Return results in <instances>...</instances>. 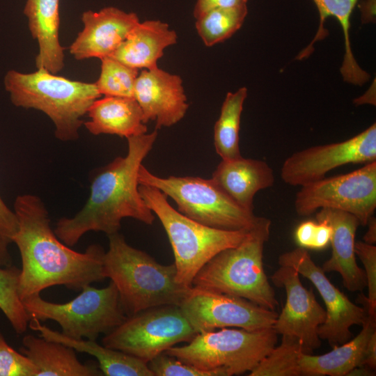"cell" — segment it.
Returning <instances> with one entry per match:
<instances>
[{
	"label": "cell",
	"instance_id": "1",
	"mask_svg": "<svg viewBox=\"0 0 376 376\" xmlns=\"http://www.w3.org/2000/svg\"><path fill=\"white\" fill-rule=\"evenodd\" d=\"M13 211L17 230L12 243L17 246L22 260L18 283L22 301L51 286L81 290L105 279L104 249L94 244L81 253L62 243L51 228L48 210L40 197L19 195Z\"/></svg>",
	"mask_w": 376,
	"mask_h": 376
},
{
	"label": "cell",
	"instance_id": "2",
	"mask_svg": "<svg viewBox=\"0 0 376 376\" xmlns=\"http://www.w3.org/2000/svg\"><path fill=\"white\" fill-rule=\"evenodd\" d=\"M150 133L127 138L128 151L103 167L94 177L89 197L74 217H62L54 233L68 246L75 245L89 231L107 235L118 233L121 221L130 217L150 225L155 215L139 191L138 171L157 137Z\"/></svg>",
	"mask_w": 376,
	"mask_h": 376
},
{
	"label": "cell",
	"instance_id": "3",
	"mask_svg": "<svg viewBox=\"0 0 376 376\" xmlns=\"http://www.w3.org/2000/svg\"><path fill=\"white\" fill-rule=\"evenodd\" d=\"M108 237L103 274L116 285L127 316L152 307L180 305L189 288L178 283L174 263H159L145 251L128 244L118 233Z\"/></svg>",
	"mask_w": 376,
	"mask_h": 376
},
{
	"label": "cell",
	"instance_id": "4",
	"mask_svg": "<svg viewBox=\"0 0 376 376\" xmlns=\"http://www.w3.org/2000/svg\"><path fill=\"white\" fill-rule=\"evenodd\" d=\"M271 221L257 217L243 240L218 253L196 274L192 286L244 298L275 310L279 303L263 267Z\"/></svg>",
	"mask_w": 376,
	"mask_h": 376
},
{
	"label": "cell",
	"instance_id": "5",
	"mask_svg": "<svg viewBox=\"0 0 376 376\" xmlns=\"http://www.w3.org/2000/svg\"><path fill=\"white\" fill-rule=\"evenodd\" d=\"M3 84L15 106L42 111L54 124L56 137L63 141L79 137L82 117L101 96L95 83L71 80L43 68L31 73L8 70Z\"/></svg>",
	"mask_w": 376,
	"mask_h": 376
},
{
	"label": "cell",
	"instance_id": "6",
	"mask_svg": "<svg viewBox=\"0 0 376 376\" xmlns=\"http://www.w3.org/2000/svg\"><path fill=\"white\" fill-rule=\"evenodd\" d=\"M139 191L166 233L173 252L176 280L186 288L192 287L195 276L210 260L239 244L250 229L227 230L207 226L175 210L167 196L155 187L139 184Z\"/></svg>",
	"mask_w": 376,
	"mask_h": 376
},
{
	"label": "cell",
	"instance_id": "7",
	"mask_svg": "<svg viewBox=\"0 0 376 376\" xmlns=\"http://www.w3.org/2000/svg\"><path fill=\"white\" fill-rule=\"evenodd\" d=\"M277 336L273 327L222 328L197 334L188 344L174 345L165 352L214 376L238 375L258 365L276 346Z\"/></svg>",
	"mask_w": 376,
	"mask_h": 376
},
{
	"label": "cell",
	"instance_id": "8",
	"mask_svg": "<svg viewBox=\"0 0 376 376\" xmlns=\"http://www.w3.org/2000/svg\"><path fill=\"white\" fill-rule=\"evenodd\" d=\"M139 184L149 185L171 198L183 215L207 226L227 230H248L257 216L229 197L212 179L200 177H159L143 164Z\"/></svg>",
	"mask_w": 376,
	"mask_h": 376
},
{
	"label": "cell",
	"instance_id": "9",
	"mask_svg": "<svg viewBox=\"0 0 376 376\" xmlns=\"http://www.w3.org/2000/svg\"><path fill=\"white\" fill-rule=\"evenodd\" d=\"M75 298L64 304L45 300L40 294L22 300L30 318L57 322L61 333L72 338L96 340L120 325L127 318L118 290L111 281L102 288L85 285Z\"/></svg>",
	"mask_w": 376,
	"mask_h": 376
},
{
	"label": "cell",
	"instance_id": "10",
	"mask_svg": "<svg viewBox=\"0 0 376 376\" xmlns=\"http://www.w3.org/2000/svg\"><path fill=\"white\" fill-rule=\"evenodd\" d=\"M179 306L150 308L127 318L105 334L102 344L148 363L154 357L196 335Z\"/></svg>",
	"mask_w": 376,
	"mask_h": 376
},
{
	"label": "cell",
	"instance_id": "11",
	"mask_svg": "<svg viewBox=\"0 0 376 376\" xmlns=\"http://www.w3.org/2000/svg\"><path fill=\"white\" fill-rule=\"evenodd\" d=\"M294 205L299 216L334 209L354 215L360 226H365L376 208V161L352 172L301 186Z\"/></svg>",
	"mask_w": 376,
	"mask_h": 376
},
{
	"label": "cell",
	"instance_id": "12",
	"mask_svg": "<svg viewBox=\"0 0 376 376\" xmlns=\"http://www.w3.org/2000/svg\"><path fill=\"white\" fill-rule=\"evenodd\" d=\"M196 334L236 327L249 331L273 327L275 310L244 298L191 287L179 305Z\"/></svg>",
	"mask_w": 376,
	"mask_h": 376
},
{
	"label": "cell",
	"instance_id": "13",
	"mask_svg": "<svg viewBox=\"0 0 376 376\" xmlns=\"http://www.w3.org/2000/svg\"><path fill=\"white\" fill-rule=\"evenodd\" d=\"M376 161V125L345 141L312 146L289 156L281 169L282 180L303 186L325 178L330 171L347 164Z\"/></svg>",
	"mask_w": 376,
	"mask_h": 376
},
{
	"label": "cell",
	"instance_id": "14",
	"mask_svg": "<svg viewBox=\"0 0 376 376\" xmlns=\"http://www.w3.org/2000/svg\"><path fill=\"white\" fill-rule=\"evenodd\" d=\"M278 263L279 265L294 268L299 275L308 279L322 297L326 306V320L318 328L320 338L327 340L331 347L351 339L350 328L354 325L362 326L366 318L365 308L353 303L329 280L307 249L299 246L285 252L279 256Z\"/></svg>",
	"mask_w": 376,
	"mask_h": 376
},
{
	"label": "cell",
	"instance_id": "15",
	"mask_svg": "<svg viewBox=\"0 0 376 376\" xmlns=\"http://www.w3.org/2000/svg\"><path fill=\"white\" fill-rule=\"evenodd\" d=\"M271 280L286 292L285 304L273 328L278 334L298 338L304 353L313 354L322 343L318 331L326 320L325 309L317 301L313 289L302 285L299 274L294 268L280 265Z\"/></svg>",
	"mask_w": 376,
	"mask_h": 376
},
{
	"label": "cell",
	"instance_id": "16",
	"mask_svg": "<svg viewBox=\"0 0 376 376\" xmlns=\"http://www.w3.org/2000/svg\"><path fill=\"white\" fill-rule=\"evenodd\" d=\"M133 97L142 111L144 123L154 121L157 130L178 123L189 107L180 77L158 67L141 71Z\"/></svg>",
	"mask_w": 376,
	"mask_h": 376
},
{
	"label": "cell",
	"instance_id": "17",
	"mask_svg": "<svg viewBox=\"0 0 376 376\" xmlns=\"http://www.w3.org/2000/svg\"><path fill=\"white\" fill-rule=\"evenodd\" d=\"M84 29L69 47L77 60L109 56L140 22L135 13L116 7L82 13Z\"/></svg>",
	"mask_w": 376,
	"mask_h": 376
},
{
	"label": "cell",
	"instance_id": "18",
	"mask_svg": "<svg viewBox=\"0 0 376 376\" xmlns=\"http://www.w3.org/2000/svg\"><path fill=\"white\" fill-rule=\"evenodd\" d=\"M315 218L316 221H327L332 228L331 256L323 263L322 269L325 273H338L347 290L362 292L366 288V278L357 263L354 251L359 220L348 212L329 208L319 210Z\"/></svg>",
	"mask_w": 376,
	"mask_h": 376
},
{
	"label": "cell",
	"instance_id": "19",
	"mask_svg": "<svg viewBox=\"0 0 376 376\" xmlns=\"http://www.w3.org/2000/svg\"><path fill=\"white\" fill-rule=\"evenodd\" d=\"M211 179L239 205L250 211L256 193L274 183V171L267 162L242 157L221 159Z\"/></svg>",
	"mask_w": 376,
	"mask_h": 376
},
{
	"label": "cell",
	"instance_id": "20",
	"mask_svg": "<svg viewBox=\"0 0 376 376\" xmlns=\"http://www.w3.org/2000/svg\"><path fill=\"white\" fill-rule=\"evenodd\" d=\"M24 14L30 33L38 43L37 69L57 74L64 67L65 58L59 41V0H26Z\"/></svg>",
	"mask_w": 376,
	"mask_h": 376
},
{
	"label": "cell",
	"instance_id": "21",
	"mask_svg": "<svg viewBox=\"0 0 376 376\" xmlns=\"http://www.w3.org/2000/svg\"><path fill=\"white\" fill-rule=\"evenodd\" d=\"M178 36L168 24L159 20L139 22L109 56L136 69H152L164 50L177 42Z\"/></svg>",
	"mask_w": 376,
	"mask_h": 376
},
{
	"label": "cell",
	"instance_id": "22",
	"mask_svg": "<svg viewBox=\"0 0 376 376\" xmlns=\"http://www.w3.org/2000/svg\"><path fill=\"white\" fill-rule=\"evenodd\" d=\"M29 327L47 340L61 343L72 347L75 352L94 357L103 375L153 376L148 363L122 351L100 345L96 340L68 337L40 324L35 318H31Z\"/></svg>",
	"mask_w": 376,
	"mask_h": 376
},
{
	"label": "cell",
	"instance_id": "23",
	"mask_svg": "<svg viewBox=\"0 0 376 376\" xmlns=\"http://www.w3.org/2000/svg\"><path fill=\"white\" fill-rule=\"evenodd\" d=\"M87 113L90 120L84 124L94 135L115 134L127 139L147 132L142 111L134 97L98 98L91 105Z\"/></svg>",
	"mask_w": 376,
	"mask_h": 376
},
{
	"label": "cell",
	"instance_id": "24",
	"mask_svg": "<svg viewBox=\"0 0 376 376\" xmlns=\"http://www.w3.org/2000/svg\"><path fill=\"white\" fill-rule=\"evenodd\" d=\"M20 352L34 364L37 376H101L97 363H82L70 347L41 336L25 335Z\"/></svg>",
	"mask_w": 376,
	"mask_h": 376
},
{
	"label": "cell",
	"instance_id": "25",
	"mask_svg": "<svg viewBox=\"0 0 376 376\" xmlns=\"http://www.w3.org/2000/svg\"><path fill=\"white\" fill-rule=\"evenodd\" d=\"M375 331L376 314L367 313L362 329L354 338L322 355L301 353L299 361L301 376H347L360 365L367 342Z\"/></svg>",
	"mask_w": 376,
	"mask_h": 376
},
{
	"label": "cell",
	"instance_id": "26",
	"mask_svg": "<svg viewBox=\"0 0 376 376\" xmlns=\"http://www.w3.org/2000/svg\"><path fill=\"white\" fill-rule=\"evenodd\" d=\"M320 15V25L311 42L297 56V59L307 58L313 52L315 42L324 38L328 32L324 24L328 17H334L341 26L345 43V54L340 68L344 81L361 86L370 79V75L358 65L353 55L350 40V17L358 0H313Z\"/></svg>",
	"mask_w": 376,
	"mask_h": 376
},
{
	"label": "cell",
	"instance_id": "27",
	"mask_svg": "<svg viewBox=\"0 0 376 376\" xmlns=\"http://www.w3.org/2000/svg\"><path fill=\"white\" fill-rule=\"evenodd\" d=\"M247 88L242 87L234 93L228 92L221 108L219 117L214 127V145L222 160L242 157L240 149V129L243 104Z\"/></svg>",
	"mask_w": 376,
	"mask_h": 376
},
{
	"label": "cell",
	"instance_id": "28",
	"mask_svg": "<svg viewBox=\"0 0 376 376\" xmlns=\"http://www.w3.org/2000/svg\"><path fill=\"white\" fill-rule=\"evenodd\" d=\"M247 13V6L213 9L196 19V29L204 45L212 47L239 30Z\"/></svg>",
	"mask_w": 376,
	"mask_h": 376
},
{
	"label": "cell",
	"instance_id": "29",
	"mask_svg": "<svg viewBox=\"0 0 376 376\" xmlns=\"http://www.w3.org/2000/svg\"><path fill=\"white\" fill-rule=\"evenodd\" d=\"M303 352L298 338L283 335L280 345L275 346L249 375L301 376L299 361Z\"/></svg>",
	"mask_w": 376,
	"mask_h": 376
},
{
	"label": "cell",
	"instance_id": "30",
	"mask_svg": "<svg viewBox=\"0 0 376 376\" xmlns=\"http://www.w3.org/2000/svg\"><path fill=\"white\" fill-rule=\"evenodd\" d=\"M20 269L13 265L0 266V310L14 331L23 334L31 320L18 294Z\"/></svg>",
	"mask_w": 376,
	"mask_h": 376
},
{
	"label": "cell",
	"instance_id": "31",
	"mask_svg": "<svg viewBox=\"0 0 376 376\" xmlns=\"http://www.w3.org/2000/svg\"><path fill=\"white\" fill-rule=\"evenodd\" d=\"M101 60V72L95 83L104 96L133 97L139 69L130 67L111 57Z\"/></svg>",
	"mask_w": 376,
	"mask_h": 376
},
{
	"label": "cell",
	"instance_id": "32",
	"mask_svg": "<svg viewBox=\"0 0 376 376\" xmlns=\"http://www.w3.org/2000/svg\"><path fill=\"white\" fill-rule=\"evenodd\" d=\"M354 251L363 265L368 288V296L360 294L358 301L368 313L376 314V246L363 241H357L355 242Z\"/></svg>",
	"mask_w": 376,
	"mask_h": 376
},
{
	"label": "cell",
	"instance_id": "33",
	"mask_svg": "<svg viewBox=\"0 0 376 376\" xmlns=\"http://www.w3.org/2000/svg\"><path fill=\"white\" fill-rule=\"evenodd\" d=\"M331 235L332 228L327 221L307 220L296 228L295 240L299 247L320 251L329 246Z\"/></svg>",
	"mask_w": 376,
	"mask_h": 376
},
{
	"label": "cell",
	"instance_id": "34",
	"mask_svg": "<svg viewBox=\"0 0 376 376\" xmlns=\"http://www.w3.org/2000/svg\"><path fill=\"white\" fill-rule=\"evenodd\" d=\"M32 361L22 352L14 350L0 331V376H37Z\"/></svg>",
	"mask_w": 376,
	"mask_h": 376
},
{
	"label": "cell",
	"instance_id": "35",
	"mask_svg": "<svg viewBox=\"0 0 376 376\" xmlns=\"http://www.w3.org/2000/svg\"><path fill=\"white\" fill-rule=\"evenodd\" d=\"M148 365L154 376H214L211 372L187 364L165 352L154 357Z\"/></svg>",
	"mask_w": 376,
	"mask_h": 376
},
{
	"label": "cell",
	"instance_id": "36",
	"mask_svg": "<svg viewBox=\"0 0 376 376\" xmlns=\"http://www.w3.org/2000/svg\"><path fill=\"white\" fill-rule=\"evenodd\" d=\"M17 230V219L0 196V236L8 244Z\"/></svg>",
	"mask_w": 376,
	"mask_h": 376
},
{
	"label": "cell",
	"instance_id": "37",
	"mask_svg": "<svg viewBox=\"0 0 376 376\" xmlns=\"http://www.w3.org/2000/svg\"><path fill=\"white\" fill-rule=\"evenodd\" d=\"M248 0H197L193 15L197 19L203 13L217 8H230L246 6Z\"/></svg>",
	"mask_w": 376,
	"mask_h": 376
},
{
	"label": "cell",
	"instance_id": "38",
	"mask_svg": "<svg viewBox=\"0 0 376 376\" xmlns=\"http://www.w3.org/2000/svg\"><path fill=\"white\" fill-rule=\"evenodd\" d=\"M360 366H366L373 370L376 368V331L370 336L363 351Z\"/></svg>",
	"mask_w": 376,
	"mask_h": 376
},
{
	"label": "cell",
	"instance_id": "39",
	"mask_svg": "<svg viewBox=\"0 0 376 376\" xmlns=\"http://www.w3.org/2000/svg\"><path fill=\"white\" fill-rule=\"evenodd\" d=\"M375 0H364L359 4L363 23L375 22Z\"/></svg>",
	"mask_w": 376,
	"mask_h": 376
},
{
	"label": "cell",
	"instance_id": "40",
	"mask_svg": "<svg viewBox=\"0 0 376 376\" xmlns=\"http://www.w3.org/2000/svg\"><path fill=\"white\" fill-rule=\"evenodd\" d=\"M368 229L363 236V242L375 244L376 242V218L374 216L370 217L366 225Z\"/></svg>",
	"mask_w": 376,
	"mask_h": 376
},
{
	"label": "cell",
	"instance_id": "41",
	"mask_svg": "<svg viewBox=\"0 0 376 376\" xmlns=\"http://www.w3.org/2000/svg\"><path fill=\"white\" fill-rule=\"evenodd\" d=\"M8 245L0 236V266L8 267L13 265Z\"/></svg>",
	"mask_w": 376,
	"mask_h": 376
},
{
	"label": "cell",
	"instance_id": "42",
	"mask_svg": "<svg viewBox=\"0 0 376 376\" xmlns=\"http://www.w3.org/2000/svg\"><path fill=\"white\" fill-rule=\"evenodd\" d=\"M375 375V370H373L366 366H357L354 368H353L352 370H350L347 376H353V375H368L372 376Z\"/></svg>",
	"mask_w": 376,
	"mask_h": 376
}]
</instances>
